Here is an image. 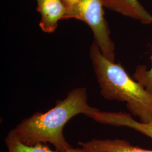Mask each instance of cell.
Wrapping results in <instances>:
<instances>
[{"label": "cell", "instance_id": "cell-4", "mask_svg": "<svg viewBox=\"0 0 152 152\" xmlns=\"http://www.w3.org/2000/svg\"><path fill=\"white\" fill-rule=\"evenodd\" d=\"M90 118L102 124L132 129L149 137L152 140V121L142 123L134 119L130 113L122 112H101L100 110L92 114Z\"/></svg>", "mask_w": 152, "mask_h": 152}, {"label": "cell", "instance_id": "cell-5", "mask_svg": "<svg viewBox=\"0 0 152 152\" xmlns=\"http://www.w3.org/2000/svg\"><path fill=\"white\" fill-rule=\"evenodd\" d=\"M37 10L41 14L39 26L46 33L54 32L60 19H64L66 9L62 0H37Z\"/></svg>", "mask_w": 152, "mask_h": 152}, {"label": "cell", "instance_id": "cell-6", "mask_svg": "<svg viewBox=\"0 0 152 152\" xmlns=\"http://www.w3.org/2000/svg\"><path fill=\"white\" fill-rule=\"evenodd\" d=\"M104 7L144 24L152 23V15L138 0H102Z\"/></svg>", "mask_w": 152, "mask_h": 152}, {"label": "cell", "instance_id": "cell-1", "mask_svg": "<svg viewBox=\"0 0 152 152\" xmlns=\"http://www.w3.org/2000/svg\"><path fill=\"white\" fill-rule=\"evenodd\" d=\"M85 87H77L68 92L66 98L58 100L54 107L45 113L36 112L22 120L12 131L25 145L33 146L39 143H50L59 152L73 148L63 134L65 124L77 114L91 117L100 110L87 102Z\"/></svg>", "mask_w": 152, "mask_h": 152}, {"label": "cell", "instance_id": "cell-3", "mask_svg": "<svg viewBox=\"0 0 152 152\" xmlns=\"http://www.w3.org/2000/svg\"><path fill=\"white\" fill-rule=\"evenodd\" d=\"M102 0H80L64 19L75 18L90 27L95 40L104 56L115 62V45L110 36L108 23L104 18Z\"/></svg>", "mask_w": 152, "mask_h": 152}, {"label": "cell", "instance_id": "cell-8", "mask_svg": "<svg viewBox=\"0 0 152 152\" xmlns=\"http://www.w3.org/2000/svg\"><path fill=\"white\" fill-rule=\"evenodd\" d=\"M5 142L9 152H88L82 148H73L66 152L53 151L47 144L42 143H39L33 146H28L22 143L12 130L6 137Z\"/></svg>", "mask_w": 152, "mask_h": 152}, {"label": "cell", "instance_id": "cell-2", "mask_svg": "<svg viewBox=\"0 0 152 152\" xmlns=\"http://www.w3.org/2000/svg\"><path fill=\"white\" fill-rule=\"evenodd\" d=\"M90 57L100 88V94L108 100L126 102L131 113L141 122L152 121V95L129 76L121 63H115L102 54L94 41Z\"/></svg>", "mask_w": 152, "mask_h": 152}, {"label": "cell", "instance_id": "cell-9", "mask_svg": "<svg viewBox=\"0 0 152 152\" xmlns=\"http://www.w3.org/2000/svg\"><path fill=\"white\" fill-rule=\"evenodd\" d=\"M151 59L152 60L151 69H147L145 65H138L132 77L152 95V55Z\"/></svg>", "mask_w": 152, "mask_h": 152}, {"label": "cell", "instance_id": "cell-7", "mask_svg": "<svg viewBox=\"0 0 152 152\" xmlns=\"http://www.w3.org/2000/svg\"><path fill=\"white\" fill-rule=\"evenodd\" d=\"M82 148L88 152H152V150L142 149L131 145L121 139H95L78 142Z\"/></svg>", "mask_w": 152, "mask_h": 152}, {"label": "cell", "instance_id": "cell-10", "mask_svg": "<svg viewBox=\"0 0 152 152\" xmlns=\"http://www.w3.org/2000/svg\"><path fill=\"white\" fill-rule=\"evenodd\" d=\"M66 9V13L74 8L80 0H62Z\"/></svg>", "mask_w": 152, "mask_h": 152}]
</instances>
